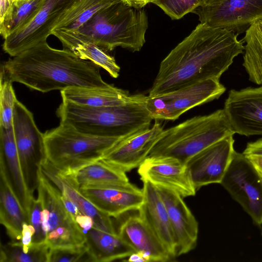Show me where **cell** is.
Wrapping results in <instances>:
<instances>
[{"label":"cell","mask_w":262,"mask_h":262,"mask_svg":"<svg viewBox=\"0 0 262 262\" xmlns=\"http://www.w3.org/2000/svg\"><path fill=\"white\" fill-rule=\"evenodd\" d=\"M234 33L199 24L161 61L149 91L153 97L197 82L220 80L235 57L243 53L244 41Z\"/></svg>","instance_id":"cell-1"},{"label":"cell","mask_w":262,"mask_h":262,"mask_svg":"<svg viewBox=\"0 0 262 262\" xmlns=\"http://www.w3.org/2000/svg\"><path fill=\"white\" fill-rule=\"evenodd\" d=\"M2 66L1 77L42 93L73 86L111 88L100 67L72 52L51 47L47 40L13 57Z\"/></svg>","instance_id":"cell-2"},{"label":"cell","mask_w":262,"mask_h":262,"mask_svg":"<svg viewBox=\"0 0 262 262\" xmlns=\"http://www.w3.org/2000/svg\"><path fill=\"white\" fill-rule=\"evenodd\" d=\"M147 27V16L143 9L115 0L98 10L76 30H53L51 35L59 39L64 49L79 42H90L106 52L117 47L135 52L140 51L145 42Z\"/></svg>","instance_id":"cell-3"},{"label":"cell","mask_w":262,"mask_h":262,"mask_svg":"<svg viewBox=\"0 0 262 262\" xmlns=\"http://www.w3.org/2000/svg\"><path fill=\"white\" fill-rule=\"evenodd\" d=\"M146 96L113 106L90 107L62 101L56 111L60 123L83 134L121 138L150 127L154 119L146 108Z\"/></svg>","instance_id":"cell-4"},{"label":"cell","mask_w":262,"mask_h":262,"mask_svg":"<svg viewBox=\"0 0 262 262\" xmlns=\"http://www.w3.org/2000/svg\"><path fill=\"white\" fill-rule=\"evenodd\" d=\"M234 134L224 109L218 110L164 129L148 156H170L185 164L203 150Z\"/></svg>","instance_id":"cell-5"},{"label":"cell","mask_w":262,"mask_h":262,"mask_svg":"<svg viewBox=\"0 0 262 262\" xmlns=\"http://www.w3.org/2000/svg\"><path fill=\"white\" fill-rule=\"evenodd\" d=\"M44 138L46 161L58 170L67 172L102 159L123 137L88 135L60 123L44 133Z\"/></svg>","instance_id":"cell-6"},{"label":"cell","mask_w":262,"mask_h":262,"mask_svg":"<svg viewBox=\"0 0 262 262\" xmlns=\"http://www.w3.org/2000/svg\"><path fill=\"white\" fill-rule=\"evenodd\" d=\"M37 190V198L42 206V229L45 242L49 248L84 245L86 241L85 234L66 209L60 191L45 174L40 166Z\"/></svg>","instance_id":"cell-7"},{"label":"cell","mask_w":262,"mask_h":262,"mask_svg":"<svg viewBox=\"0 0 262 262\" xmlns=\"http://www.w3.org/2000/svg\"><path fill=\"white\" fill-rule=\"evenodd\" d=\"M13 129L26 183L33 194L38 184V173L46 159L44 134L37 127L31 112L16 100Z\"/></svg>","instance_id":"cell-8"},{"label":"cell","mask_w":262,"mask_h":262,"mask_svg":"<svg viewBox=\"0 0 262 262\" xmlns=\"http://www.w3.org/2000/svg\"><path fill=\"white\" fill-rule=\"evenodd\" d=\"M231 198L250 216L262 225V176L243 153L235 152L221 183Z\"/></svg>","instance_id":"cell-9"},{"label":"cell","mask_w":262,"mask_h":262,"mask_svg":"<svg viewBox=\"0 0 262 262\" xmlns=\"http://www.w3.org/2000/svg\"><path fill=\"white\" fill-rule=\"evenodd\" d=\"M225 91L220 80L210 79L160 95L147 96L145 105L154 119L174 120L194 107L218 99Z\"/></svg>","instance_id":"cell-10"},{"label":"cell","mask_w":262,"mask_h":262,"mask_svg":"<svg viewBox=\"0 0 262 262\" xmlns=\"http://www.w3.org/2000/svg\"><path fill=\"white\" fill-rule=\"evenodd\" d=\"M192 13L201 24L238 35L262 20V0H207Z\"/></svg>","instance_id":"cell-11"},{"label":"cell","mask_w":262,"mask_h":262,"mask_svg":"<svg viewBox=\"0 0 262 262\" xmlns=\"http://www.w3.org/2000/svg\"><path fill=\"white\" fill-rule=\"evenodd\" d=\"M76 0H43L35 16L4 39V51L12 57L47 40L63 13Z\"/></svg>","instance_id":"cell-12"},{"label":"cell","mask_w":262,"mask_h":262,"mask_svg":"<svg viewBox=\"0 0 262 262\" xmlns=\"http://www.w3.org/2000/svg\"><path fill=\"white\" fill-rule=\"evenodd\" d=\"M223 109L234 134L262 135V85L231 90Z\"/></svg>","instance_id":"cell-13"},{"label":"cell","mask_w":262,"mask_h":262,"mask_svg":"<svg viewBox=\"0 0 262 262\" xmlns=\"http://www.w3.org/2000/svg\"><path fill=\"white\" fill-rule=\"evenodd\" d=\"M233 135L208 147L185 163L196 190L209 184H221L236 152Z\"/></svg>","instance_id":"cell-14"},{"label":"cell","mask_w":262,"mask_h":262,"mask_svg":"<svg viewBox=\"0 0 262 262\" xmlns=\"http://www.w3.org/2000/svg\"><path fill=\"white\" fill-rule=\"evenodd\" d=\"M138 172L142 181L174 191L183 198L195 194L186 164L175 158L148 156L139 166Z\"/></svg>","instance_id":"cell-15"},{"label":"cell","mask_w":262,"mask_h":262,"mask_svg":"<svg viewBox=\"0 0 262 262\" xmlns=\"http://www.w3.org/2000/svg\"><path fill=\"white\" fill-rule=\"evenodd\" d=\"M155 120L151 127L122 138L102 159L125 172L139 167L149 156L164 130L161 124Z\"/></svg>","instance_id":"cell-16"},{"label":"cell","mask_w":262,"mask_h":262,"mask_svg":"<svg viewBox=\"0 0 262 262\" xmlns=\"http://www.w3.org/2000/svg\"><path fill=\"white\" fill-rule=\"evenodd\" d=\"M156 187L168 214L174 244L175 256L186 254L196 247L198 223L182 196L171 190Z\"/></svg>","instance_id":"cell-17"},{"label":"cell","mask_w":262,"mask_h":262,"mask_svg":"<svg viewBox=\"0 0 262 262\" xmlns=\"http://www.w3.org/2000/svg\"><path fill=\"white\" fill-rule=\"evenodd\" d=\"M80 192L97 208L110 217L138 210L143 202V193L130 182L107 186H82Z\"/></svg>","instance_id":"cell-18"},{"label":"cell","mask_w":262,"mask_h":262,"mask_svg":"<svg viewBox=\"0 0 262 262\" xmlns=\"http://www.w3.org/2000/svg\"><path fill=\"white\" fill-rule=\"evenodd\" d=\"M142 182L143 202L138 209L139 215L174 258L173 235L164 203L155 185L147 181Z\"/></svg>","instance_id":"cell-19"},{"label":"cell","mask_w":262,"mask_h":262,"mask_svg":"<svg viewBox=\"0 0 262 262\" xmlns=\"http://www.w3.org/2000/svg\"><path fill=\"white\" fill-rule=\"evenodd\" d=\"M0 165L4 167L12 187L29 220L30 206L34 198L25 181L13 126L8 128L0 126Z\"/></svg>","instance_id":"cell-20"},{"label":"cell","mask_w":262,"mask_h":262,"mask_svg":"<svg viewBox=\"0 0 262 262\" xmlns=\"http://www.w3.org/2000/svg\"><path fill=\"white\" fill-rule=\"evenodd\" d=\"M118 234L135 251L145 254L150 261L164 262L173 259L139 215L126 219L119 227Z\"/></svg>","instance_id":"cell-21"},{"label":"cell","mask_w":262,"mask_h":262,"mask_svg":"<svg viewBox=\"0 0 262 262\" xmlns=\"http://www.w3.org/2000/svg\"><path fill=\"white\" fill-rule=\"evenodd\" d=\"M45 174L59 189L61 193L72 201L81 212L90 216L94 227L112 234L116 232L111 217L101 212L89 201L80 191L79 187L69 177L43 160L40 165Z\"/></svg>","instance_id":"cell-22"},{"label":"cell","mask_w":262,"mask_h":262,"mask_svg":"<svg viewBox=\"0 0 262 262\" xmlns=\"http://www.w3.org/2000/svg\"><path fill=\"white\" fill-rule=\"evenodd\" d=\"M0 222L12 241H20L23 224L28 217L12 187L3 165H0Z\"/></svg>","instance_id":"cell-23"},{"label":"cell","mask_w":262,"mask_h":262,"mask_svg":"<svg viewBox=\"0 0 262 262\" xmlns=\"http://www.w3.org/2000/svg\"><path fill=\"white\" fill-rule=\"evenodd\" d=\"M62 101L90 107L119 105L133 100L136 95L113 86L111 88L73 86L60 91Z\"/></svg>","instance_id":"cell-24"},{"label":"cell","mask_w":262,"mask_h":262,"mask_svg":"<svg viewBox=\"0 0 262 262\" xmlns=\"http://www.w3.org/2000/svg\"><path fill=\"white\" fill-rule=\"evenodd\" d=\"M85 234L91 261H112L128 257L135 252L118 233L112 234L93 227Z\"/></svg>","instance_id":"cell-25"},{"label":"cell","mask_w":262,"mask_h":262,"mask_svg":"<svg viewBox=\"0 0 262 262\" xmlns=\"http://www.w3.org/2000/svg\"><path fill=\"white\" fill-rule=\"evenodd\" d=\"M59 171L69 177L79 187L88 185H120L129 182L126 172L102 159L90 163L70 172Z\"/></svg>","instance_id":"cell-26"},{"label":"cell","mask_w":262,"mask_h":262,"mask_svg":"<svg viewBox=\"0 0 262 262\" xmlns=\"http://www.w3.org/2000/svg\"><path fill=\"white\" fill-rule=\"evenodd\" d=\"M242 40L246 43L243 66L250 81L262 85V20L253 24Z\"/></svg>","instance_id":"cell-27"},{"label":"cell","mask_w":262,"mask_h":262,"mask_svg":"<svg viewBox=\"0 0 262 262\" xmlns=\"http://www.w3.org/2000/svg\"><path fill=\"white\" fill-rule=\"evenodd\" d=\"M115 0H76L63 13L53 30L72 31L85 23L99 9Z\"/></svg>","instance_id":"cell-28"},{"label":"cell","mask_w":262,"mask_h":262,"mask_svg":"<svg viewBox=\"0 0 262 262\" xmlns=\"http://www.w3.org/2000/svg\"><path fill=\"white\" fill-rule=\"evenodd\" d=\"M50 248L45 243L32 244L30 250L26 252L20 241H12L6 245L1 244V262H48Z\"/></svg>","instance_id":"cell-29"},{"label":"cell","mask_w":262,"mask_h":262,"mask_svg":"<svg viewBox=\"0 0 262 262\" xmlns=\"http://www.w3.org/2000/svg\"><path fill=\"white\" fill-rule=\"evenodd\" d=\"M43 0H27L13 5L8 14L0 21V33L4 39L28 23L39 10Z\"/></svg>","instance_id":"cell-30"},{"label":"cell","mask_w":262,"mask_h":262,"mask_svg":"<svg viewBox=\"0 0 262 262\" xmlns=\"http://www.w3.org/2000/svg\"><path fill=\"white\" fill-rule=\"evenodd\" d=\"M67 50L72 52L81 59L90 60L106 70L113 78L119 75L120 67L114 57L98 46L90 42H79Z\"/></svg>","instance_id":"cell-31"},{"label":"cell","mask_w":262,"mask_h":262,"mask_svg":"<svg viewBox=\"0 0 262 262\" xmlns=\"http://www.w3.org/2000/svg\"><path fill=\"white\" fill-rule=\"evenodd\" d=\"M17 100L12 82L1 77L0 126L7 128L12 127L14 108Z\"/></svg>","instance_id":"cell-32"},{"label":"cell","mask_w":262,"mask_h":262,"mask_svg":"<svg viewBox=\"0 0 262 262\" xmlns=\"http://www.w3.org/2000/svg\"><path fill=\"white\" fill-rule=\"evenodd\" d=\"M207 0H152L172 19L183 17L196 8L203 6Z\"/></svg>","instance_id":"cell-33"},{"label":"cell","mask_w":262,"mask_h":262,"mask_svg":"<svg viewBox=\"0 0 262 262\" xmlns=\"http://www.w3.org/2000/svg\"><path fill=\"white\" fill-rule=\"evenodd\" d=\"M91 261L86 244L76 247L50 249L48 262Z\"/></svg>","instance_id":"cell-34"},{"label":"cell","mask_w":262,"mask_h":262,"mask_svg":"<svg viewBox=\"0 0 262 262\" xmlns=\"http://www.w3.org/2000/svg\"><path fill=\"white\" fill-rule=\"evenodd\" d=\"M42 206L39 200L34 198L32 201L29 214V223L33 226L35 232L33 243L40 244L45 242V236L42 229Z\"/></svg>","instance_id":"cell-35"},{"label":"cell","mask_w":262,"mask_h":262,"mask_svg":"<svg viewBox=\"0 0 262 262\" xmlns=\"http://www.w3.org/2000/svg\"><path fill=\"white\" fill-rule=\"evenodd\" d=\"M35 230L30 224L25 223L23 226L22 238L20 240L23 249L26 252H28L33 244V236Z\"/></svg>","instance_id":"cell-36"},{"label":"cell","mask_w":262,"mask_h":262,"mask_svg":"<svg viewBox=\"0 0 262 262\" xmlns=\"http://www.w3.org/2000/svg\"><path fill=\"white\" fill-rule=\"evenodd\" d=\"M243 154L246 156H262V138L248 143Z\"/></svg>","instance_id":"cell-37"},{"label":"cell","mask_w":262,"mask_h":262,"mask_svg":"<svg viewBox=\"0 0 262 262\" xmlns=\"http://www.w3.org/2000/svg\"><path fill=\"white\" fill-rule=\"evenodd\" d=\"M78 225L82 229L84 233L88 232L94 227L93 219L89 216L84 214L78 215L75 219Z\"/></svg>","instance_id":"cell-38"},{"label":"cell","mask_w":262,"mask_h":262,"mask_svg":"<svg viewBox=\"0 0 262 262\" xmlns=\"http://www.w3.org/2000/svg\"><path fill=\"white\" fill-rule=\"evenodd\" d=\"M61 199L66 209L74 219L78 215L83 214L72 201L62 193Z\"/></svg>","instance_id":"cell-39"},{"label":"cell","mask_w":262,"mask_h":262,"mask_svg":"<svg viewBox=\"0 0 262 262\" xmlns=\"http://www.w3.org/2000/svg\"><path fill=\"white\" fill-rule=\"evenodd\" d=\"M14 0H1L0 21H2L10 12Z\"/></svg>","instance_id":"cell-40"},{"label":"cell","mask_w":262,"mask_h":262,"mask_svg":"<svg viewBox=\"0 0 262 262\" xmlns=\"http://www.w3.org/2000/svg\"><path fill=\"white\" fill-rule=\"evenodd\" d=\"M127 261L129 262H149L150 261V260L143 253L135 251L127 257Z\"/></svg>","instance_id":"cell-41"},{"label":"cell","mask_w":262,"mask_h":262,"mask_svg":"<svg viewBox=\"0 0 262 262\" xmlns=\"http://www.w3.org/2000/svg\"><path fill=\"white\" fill-rule=\"evenodd\" d=\"M126 4L136 9H142L152 0H122Z\"/></svg>","instance_id":"cell-42"},{"label":"cell","mask_w":262,"mask_h":262,"mask_svg":"<svg viewBox=\"0 0 262 262\" xmlns=\"http://www.w3.org/2000/svg\"><path fill=\"white\" fill-rule=\"evenodd\" d=\"M246 157L262 176V156L251 155Z\"/></svg>","instance_id":"cell-43"},{"label":"cell","mask_w":262,"mask_h":262,"mask_svg":"<svg viewBox=\"0 0 262 262\" xmlns=\"http://www.w3.org/2000/svg\"><path fill=\"white\" fill-rule=\"evenodd\" d=\"M27 0H14V4L16 6H18Z\"/></svg>","instance_id":"cell-44"},{"label":"cell","mask_w":262,"mask_h":262,"mask_svg":"<svg viewBox=\"0 0 262 262\" xmlns=\"http://www.w3.org/2000/svg\"><path fill=\"white\" fill-rule=\"evenodd\" d=\"M261 235H262V231H261Z\"/></svg>","instance_id":"cell-45"}]
</instances>
